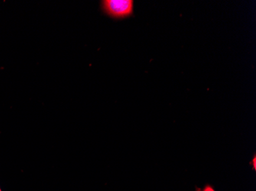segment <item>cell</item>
<instances>
[{
  "label": "cell",
  "mask_w": 256,
  "mask_h": 191,
  "mask_svg": "<svg viewBox=\"0 0 256 191\" xmlns=\"http://www.w3.org/2000/svg\"><path fill=\"white\" fill-rule=\"evenodd\" d=\"M104 12L113 18H124L134 14L132 0H104L102 2Z\"/></svg>",
  "instance_id": "1"
},
{
  "label": "cell",
  "mask_w": 256,
  "mask_h": 191,
  "mask_svg": "<svg viewBox=\"0 0 256 191\" xmlns=\"http://www.w3.org/2000/svg\"><path fill=\"white\" fill-rule=\"evenodd\" d=\"M214 191V188H212V187L210 186H206L205 188H204V191Z\"/></svg>",
  "instance_id": "2"
},
{
  "label": "cell",
  "mask_w": 256,
  "mask_h": 191,
  "mask_svg": "<svg viewBox=\"0 0 256 191\" xmlns=\"http://www.w3.org/2000/svg\"><path fill=\"white\" fill-rule=\"evenodd\" d=\"M256 156H254V159H253V160H252V164H253V169H254V170H256Z\"/></svg>",
  "instance_id": "3"
},
{
  "label": "cell",
  "mask_w": 256,
  "mask_h": 191,
  "mask_svg": "<svg viewBox=\"0 0 256 191\" xmlns=\"http://www.w3.org/2000/svg\"><path fill=\"white\" fill-rule=\"evenodd\" d=\"M0 191H1V188H0Z\"/></svg>",
  "instance_id": "4"
}]
</instances>
